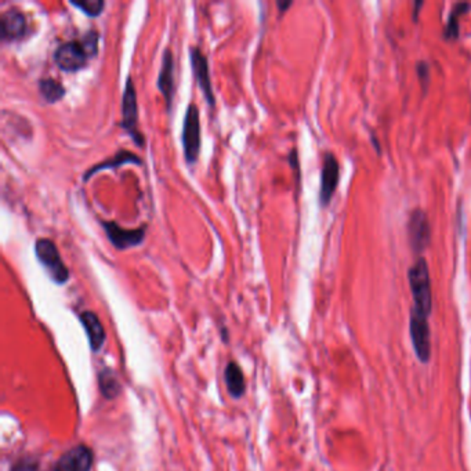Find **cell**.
<instances>
[{"instance_id":"obj_1","label":"cell","mask_w":471,"mask_h":471,"mask_svg":"<svg viewBox=\"0 0 471 471\" xmlns=\"http://www.w3.org/2000/svg\"><path fill=\"white\" fill-rule=\"evenodd\" d=\"M409 285L412 290V296L414 300V311L430 315L432 307V296H431V280L428 265L424 258L416 260V262L409 269Z\"/></svg>"},{"instance_id":"obj_2","label":"cell","mask_w":471,"mask_h":471,"mask_svg":"<svg viewBox=\"0 0 471 471\" xmlns=\"http://www.w3.org/2000/svg\"><path fill=\"white\" fill-rule=\"evenodd\" d=\"M35 254L48 276L58 285H64L69 279V269L64 264L55 243L48 238H39L35 243Z\"/></svg>"},{"instance_id":"obj_3","label":"cell","mask_w":471,"mask_h":471,"mask_svg":"<svg viewBox=\"0 0 471 471\" xmlns=\"http://www.w3.org/2000/svg\"><path fill=\"white\" fill-rule=\"evenodd\" d=\"M120 126L128 133L131 140L138 145H144V135L138 130V104L137 91L133 77L128 76L122 97V122Z\"/></svg>"},{"instance_id":"obj_4","label":"cell","mask_w":471,"mask_h":471,"mask_svg":"<svg viewBox=\"0 0 471 471\" xmlns=\"http://www.w3.org/2000/svg\"><path fill=\"white\" fill-rule=\"evenodd\" d=\"M182 149L186 163L193 164L198 160L200 151V117L195 104H189L182 124Z\"/></svg>"},{"instance_id":"obj_5","label":"cell","mask_w":471,"mask_h":471,"mask_svg":"<svg viewBox=\"0 0 471 471\" xmlns=\"http://www.w3.org/2000/svg\"><path fill=\"white\" fill-rule=\"evenodd\" d=\"M409 333L417 359L423 363L428 362L431 356V334L428 326V316L412 309L409 320Z\"/></svg>"},{"instance_id":"obj_6","label":"cell","mask_w":471,"mask_h":471,"mask_svg":"<svg viewBox=\"0 0 471 471\" xmlns=\"http://www.w3.org/2000/svg\"><path fill=\"white\" fill-rule=\"evenodd\" d=\"M88 55L80 41H68L57 47L54 61L64 72H77L87 64Z\"/></svg>"},{"instance_id":"obj_7","label":"cell","mask_w":471,"mask_h":471,"mask_svg":"<svg viewBox=\"0 0 471 471\" xmlns=\"http://www.w3.org/2000/svg\"><path fill=\"white\" fill-rule=\"evenodd\" d=\"M101 225L112 246L119 250H126L128 247L138 246L142 243L145 238L146 227H140L137 229H126L115 221H101Z\"/></svg>"},{"instance_id":"obj_8","label":"cell","mask_w":471,"mask_h":471,"mask_svg":"<svg viewBox=\"0 0 471 471\" xmlns=\"http://www.w3.org/2000/svg\"><path fill=\"white\" fill-rule=\"evenodd\" d=\"M189 58H191V66H192L195 80L200 88V91L203 93L209 106L213 108L215 104V98H214L213 86H211V80H210L207 58L202 52L199 46H192L189 48Z\"/></svg>"},{"instance_id":"obj_9","label":"cell","mask_w":471,"mask_h":471,"mask_svg":"<svg viewBox=\"0 0 471 471\" xmlns=\"http://www.w3.org/2000/svg\"><path fill=\"white\" fill-rule=\"evenodd\" d=\"M407 236L412 249L417 253L423 251L428 246L431 229L427 214L421 209L412 211L407 221Z\"/></svg>"},{"instance_id":"obj_10","label":"cell","mask_w":471,"mask_h":471,"mask_svg":"<svg viewBox=\"0 0 471 471\" xmlns=\"http://www.w3.org/2000/svg\"><path fill=\"white\" fill-rule=\"evenodd\" d=\"M93 465V452L84 445L75 446L65 452L57 461L54 471H90Z\"/></svg>"},{"instance_id":"obj_11","label":"cell","mask_w":471,"mask_h":471,"mask_svg":"<svg viewBox=\"0 0 471 471\" xmlns=\"http://www.w3.org/2000/svg\"><path fill=\"white\" fill-rule=\"evenodd\" d=\"M28 30V22L25 15L17 10L10 8L0 17V36L3 41H15L25 36Z\"/></svg>"},{"instance_id":"obj_12","label":"cell","mask_w":471,"mask_h":471,"mask_svg":"<svg viewBox=\"0 0 471 471\" xmlns=\"http://www.w3.org/2000/svg\"><path fill=\"white\" fill-rule=\"evenodd\" d=\"M337 182H338V163L331 153H326L323 159V166H322L320 192H319V199L323 206L330 202V198L333 196L336 191Z\"/></svg>"},{"instance_id":"obj_13","label":"cell","mask_w":471,"mask_h":471,"mask_svg":"<svg viewBox=\"0 0 471 471\" xmlns=\"http://www.w3.org/2000/svg\"><path fill=\"white\" fill-rule=\"evenodd\" d=\"M174 58H173V52L170 48H166L162 57V65H160V70L157 75V88L162 93V95L164 97L167 109H170L171 106V101H173V94H174Z\"/></svg>"},{"instance_id":"obj_14","label":"cell","mask_w":471,"mask_h":471,"mask_svg":"<svg viewBox=\"0 0 471 471\" xmlns=\"http://www.w3.org/2000/svg\"><path fill=\"white\" fill-rule=\"evenodd\" d=\"M80 322L87 333L91 348L94 351H98L105 341V330L101 320L94 312L84 311L80 314Z\"/></svg>"},{"instance_id":"obj_15","label":"cell","mask_w":471,"mask_h":471,"mask_svg":"<svg viewBox=\"0 0 471 471\" xmlns=\"http://www.w3.org/2000/svg\"><path fill=\"white\" fill-rule=\"evenodd\" d=\"M127 163H133V164H142V160L133 152L130 151H126V149H122L119 151L117 153H115L112 157L93 166L90 170H87L83 175V180L87 181L88 178H91L95 173L101 171V170H105V169H116L119 166H123V164H127Z\"/></svg>"},{"instance_id":"obj_16","label":"cell","mask_w":471,"mask_h":471,"mask_svg":"<svg viewBox=\"0 0 471 471\" xmlns=\"http://www.w3.org/2000/svg\"><path fill=\"white\" fill-rule=\"evenodd\" d=\"M39 94L47 104H54L65 95V88L58 80L44 77L39 80Z\"/></svg>"},{"instance_id":"obj_17","label":"cell","mask_w":471,"mask_h":471,"mask_svg":"<svg viewBox=\"0 0 471 471\" xmlns=\"http://www.w3.org/2000/svg\"><path fill=\"white\" fill-rule=\"evenodd\" d=\"M225 383L232 396L239 398L244 392V377L235 362H229L225 369Z\"/></svg>"},{"instance_id":"obj_18","label":"cell","mask_w":471,"mask_h":471,"mask_svg":"<svg viewBox=\"0 0 471 471\" xmlns=\"http://www.w3.org/2000/svg\"><path fill=\"white\" fill-rule=\"evenodd\" d=\"M99 387H101L102 394L108 398L116 396L120 390L119 381L110 370H105L99 374Z\"/></svg>"},{"instance_id":"obj_19","label":"cell","mask_w":471,"mask_h":471,"mask_svg":"<svg viewBox=\"0 0 471 471\" xmlns=\"http://www.w3.org/2000/svg\"><path fill=\"white\" fill-rule=\"evenodd\" d=\"M69 4H72L73 7L81 10L88 17H98L104 7H105V1L104 0H83V1H75V0H69Z\"/></svg>"},{"instance_id":"obj_20","label":"cell","mask_w":471,"mask_h":471,"mask_svg":"<svg viewBox=\"0 0 471 471\" xmlns=\"http://www.w3.org/2000/svg\"><path fill=\"white\" fill-rule=\"evenodd\" d=\"M468 4L467 3H460L454 7V10L452 11V14L449 15V19H448V23H446V29H445V35L446 37H456L457 33H459V25H457V15L464 10L467 8Z\"/></svg>"},{"instance_id":"obj_21","label":"cell","mask_w":471,"mask_h":471,"mask_svg":"<svg viewBox=\"0 0 471 471\" xmlns=\"http://www.w3.org/2000/svg\"><path fill=\"white\" fill-rule=\"evenodd\" d=\"M81 46L86 50L88 58H93L98 52V33L95 30L87 32L81 39Z\"/></svg>"},{"instance_id":"obj_22","label":"cell","mask_w":471,"mask_h":471,"mask_svg":"<svg viewBox=\"0 0 471 471\" xmlns=\"http://www.w3.org/2000/svg\"><path fill=\"white\" fill-rule=\"evenodd\" d=\"M417 73H419V77L421 80L423 87H425V83L428 80V65L424 62H419L417 64Z\"/></svg>"},{"instance_id":"obj_23","label":"cell","mask_w":471,"mask_h":471,"mask_svg":"<svg viewBox=\"0 0 471 471\" xmlns=\"http://www.w3.org/2000/svg\"><path fill=\"white\" fill-rule=\"evenodd\" d=\"M12 471H36V465L33 461L29 460H23L21 461L18 465H15L12 468Z\"/></svg>"},{"instance_id":"obj_24","label":"cell","mask_w":471,"mask_h":471,"mask_svg":"<svg viewBox=\"0 0 471 471\" xmlns=\"http://www.w3.org/2000/svg\"><path fill=\"white\" fill-rule=\"evenodd\" d=\"M291 6V1H285V3H282V1H278V7H279V11H285L287 7H290Z\"/></svg>"}]
</instances>
